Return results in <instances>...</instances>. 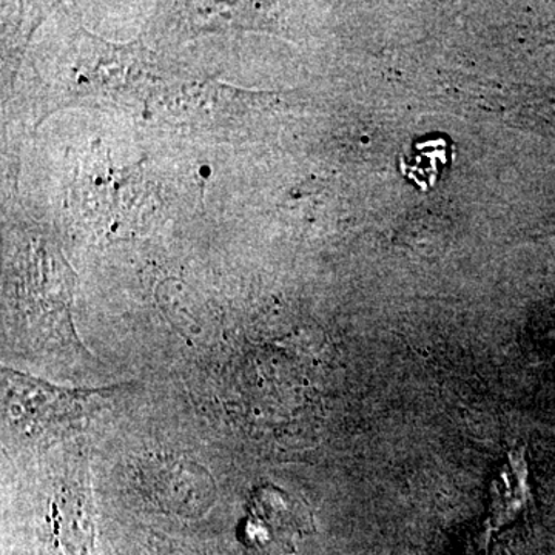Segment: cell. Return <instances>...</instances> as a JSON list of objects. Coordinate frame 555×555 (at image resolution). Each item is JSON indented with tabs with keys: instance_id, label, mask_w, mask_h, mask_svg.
Masks as SVG:
<instances>
[{
	"instance_id": "cell-1",
	"label": "cell",
	"mask_w": 555,
	"mask_h": 555,
	"mask_svg": "<svg viewBox=\"0 0 555 555\" xmlns=\"http://www.w3.org/2000/svg\"><path fill=\"white\" fill-rule=\"evenodd\" d=\"M101 403L96 390L60 389L3 369V409L14 429L57 434L79 425Z\"/></svg>"
},
{
	"instance_id": "cell-2",
	"label": "cell",
	"mask_w": 555,
	"mask_h": 555,
	"mask_svg": "<svg viewBox=\"0 0 555 555\" xmlns=\"http://www.w3.org/2000/svg\"><path fill=\"white\" fill-rule=\"evenodd\" d=\"M259 100L250 91L233 89L219 82L192 83L181 87L171 96L167 112L173 118L189 122L218 124L243 116L254 109Z\"/></svg>"
}]
</instances>
